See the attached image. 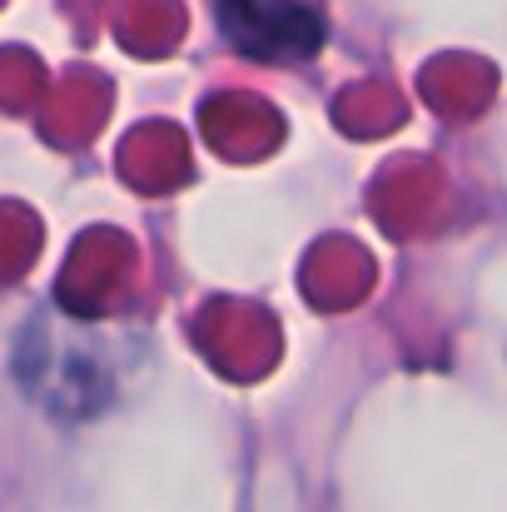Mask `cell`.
Instances as JSON below:
<instances>
[{
	"instance_id": "cell-1",
	"label": "cell",
	"mask_w": 507,
	"mask_h": 512,
	"mask_svg": "<svg viewBox=\"0 0 507 512\" xmlns=\"http://www.w3.org/2000/svg\"><path fill=\"white\" fill-rule=\"evenodd\" d=\"M15 368H20V383L30 398L45 403V413H95V403L105 398V363L95 353V339L85 324L75 319H40V324H25L20 348H15Z\"/></svg>"
},
{
	"instance_id": "cell-2",
	"label": "cell",
	"mask_w": 507,
	"mask_h": 512,
	"mask_svg": "<svg viewBox=\"0 0 507 512\" xmlns=\"http://www.w3.org/2000/svg\"><path fill=\"white\" fill-rule=\"evenodd\" d=\"M219 30L254 60L294 65L319 55L329 25L309 0H214Z\"/></svg>"
}]
</instances>
